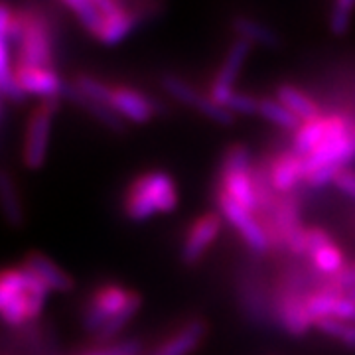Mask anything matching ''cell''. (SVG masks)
Returning a JSON list of instances; mask_svg holds the SVG:
<instances>
[{"label": "cell", "mask_w": 355, "mask_h": 355, "mask_svg": "<svg viewBox=\"0 0 355 355\" xmlns=\"http://www.w3.org/2000/svg\"><path fill=\"white\" fill-rule=\"evenodd\" d=\"M60 97L46 99L42 101L38 109L32 113L26 128V142H24V164L30 170H40L46 162V153H48V140H50L51 119L58 109Z\"/></svg>", "instance_id": "cell-8"}, {"label": "cell", "mask_w": 355, "mask_h": 355, "mask_svg": "<svg viewBox=\"0 0 355 355\" xmlns=\"http://www.w3.org/2000/svg\"><path fill=\"white\" fill-rule=\"evenodd\" d=\"M14 12L8 8V4L0 2V40L8 42V28L12 24Z\"/></svg>", "instance_id": "cell-35"}, {"label": "cell", "mask_w": 355, "mask_h": 355, "mask_svg": "<svg viewBox=\"0 0 355 355\" xmlns=\"http://www.w3.org/2000/svg\"><path fill=\"white\" fill-rule=\"evenodd\" d=\"M223 229V217L219 214H203L193 219L180 249V261L186 266L198 265L209 247L217 241Z\"/></svg>", "instance_id": "cell-10"}, {"label": "cell", "mask_w": 355, "mask_h": 355, "mask_svg": "<svg viewBox=\"0 0 355 355\" xmlns=\"http://www.w3.org/2000/svg\"><path fill=\"white\" fill-rule=\"evenodd\" d=\"M0 209L6 217V221L14 227L24 223V211L16 193V186L6 170H0Z\"/></svg>", "instance_id": "cell-24"}, {"label": "cell", "mask_w": 355, "mask_h": 355, "mask_svg": "<svg viewBox=\"0 0 355 355\" xmlns=\"http://www.w3.org/2000/svg\"><path fill=\"white\" fill-rule=\"evenodd\" d=\"M322 291L334 292V294H342L345 296L349 291L355 288V263H347L343 266L342 270L334 277H328V279L322 280V284L318 286Z\"/></svg>", "instance_id": "cell-29"}, {"label": "cell", "mask_w": 355, "mask_h": 355, "mask_svg": "<svg viewBox=\"0 0 355 355\" xmlns=\"http://www.w3.org/2000/svg\"><path fill=\"white\" fill-rule=\"evenodd\" d=\"M259 103H261V99L251 95V93L235 91L227 101V105H225V109L235 116L237 114H259Z\"/></svg>", "instance_id": "cell-31"}, {"label": "cell", "mask_w": 355, "mask_h": 355, "mask_svg": "<svg viewBox=\"0 0 355 355\" xmlns=\"http://www.w3.org/2000/svg\"><path fill=\"white\" fill-rule=\"evenodd\" d=\"M6 44H8L6 40H0V95L12 99L14 103H20L24 99V93L16 83L14 69L10 67V60H8Z\"/></svg>", "instance_id": "cell-26"}, {"label": "cell", "mask_w": 355, "mask_h": 355, "mask_svg": "<svg viewBox=\"0 0 355 355\" xmlns=\"http://www.w3.org/2000/svg\"><path fill=\"white\" fill-rule=\"evenodd\" d=\"M0 318L8 326H22L24 322H28L30 320V298H28V294H20V296L12 298V302L0 312Z\"/></svg>", "instance_id": "cell-30"}, {"label": "cell", "mask_w": 355, "mask_h": 355, "mask_svg": "<svg viewBox=\"0 0 355 355\" xmlns=\"http://www.w3.org/2000/svg\"><path fill=\"white\" fill-rule=\"evenodd\" d=\"M277 99L288 111L296 114L302 123H308V121H314L318 116H322V111H320L318 103L312 101L302 89L294 87L291 83L279 85V89H277Z\"/></svg>", "instance_id": "cell-20"}, {"label": "cell", "mask_w": 355, "mask_h": 355, "mask_svg": "<svg viewBox=\"0 0 355 355\" xmlns=\"http://www.w3.org/2000/svg\"><path fill=\"white\" fill-rule=\"evenodd\" d=\"M355 14V0H338L334 2L328 18V28L336 38H342L349 32Z\"/></svg>", "instance_id": "cell-27"}, {"label": "cell", "mask_w": 355, "mask_h": 355, "mask_svg": "<svg viewBox=\"0 0 355 355\" xmlns=\"http://www.w3.org/2000/svg\"><path fill=\"white\" fill-rule=\"evenodd\" d=\"M259 114H261L263 119H266L268 123L284 128V130L296 132L298 128L302 127V121L292 113V111H288L277 97H275V99H270V97H261V103H259Z\"/></svg>", "instance_id": "cell-25"}, {"label": "cell", "mask_w": 355, "mask_h": 355, "mask_svg": "<svg viewBox=\"0 0 355 355\" xmlns=\"http://www.w3.org/2000/svg\"><path fill=\"white\" fill-rule=\"evenodd\" d=\"M249 53H251V44L249 42H245L241 38L233 40V44L229 46L227 53H225V58H223V62H221L216 77L211 81V85L207 89V95L217 105H221L223 109H225V105L231 99V95L237 91L235 89V81H237V77L241 73L243 65L247 62Z\"/></svg>", "instance_id": "cell-9"}, {"label": "cell", "mask_w": 355, "mask_h": 355, "mask_svg": "<svg viewBox=\"0 0 355 355\" xmlns=\"http://www.w3.org/2000/svg\"><path fill=\"white\" fill-rule=\"evenodd\" d=\"M18 296H20V294H18ZM12 298H16V294H12V292H8L6 288L0 286V312L12 302Z\"/></svg>", "instance_id": "cell-37"}, {"label": "cell", "mask_w": 355, "mask_h": 355, "mask_svg": "<svg viewBox=\"0 0 355 355\" xmlns=\"http://www.w3.org/2000/svg\"><path fill=\"white\" fill-rule=\"evenodd\" d=\"M216 200L219 216L241 235V239L249 245V249H253L254 253H266L272 247L257 214L241 207L235 200H231L225 191L217 190Z\"/></svg>", "instance_id": "cell-5"}, {"label": "cell", "mask_w": 355, "mask_h": 355, "mask_svg": "<svg viewBox=\"0 0 355 355\" xmlns=\"http://www.w3.org/2000/svg\"><path fill=\"white\" fill-rule=\"evenodd\" d=\"M142 345L137 340H125V342L111 343V345H103L97 349H91L81 355H140Z\"/></svg>", "instance_id": "cell-32"}, {"label": "cell", "mask_w": 355, "mask_h": 355, "mask_svg": "<svg viewBox=\"0 0 355 355\" xmlns=\"http://www.w3.org/2000/svg\"><path fill=\"white\" fill-rule=\"evenodd\" d=\"M109 107L125 123H132V125H146L156 114L153 99H148L142 91L132 87H113Z\"/></svg>", "instance_id": "cell-13"}, {"label": "cell", "mask_w": 355, "mask_h": 355, "mask_svg": "<svg viewBox=\"0 0 355 355\" xmlns=\"http://www.w3.org/2000/svg\"><path fill=\"white\" fill-rule=\"evenodd\" d=\"M207 336V324L203 320H191L162 342L150 355H191L198 352L203 338Z\"/></svg>", "instance_id": "cell-17"}, {"label": "cell", "mask_w": 355, "mask_h": 355, "mask_svg": "<svg viewBox=\"0 0 355 355\" xmlns=\"http://www.w3.org/2000/svg\"><path fill=\"white\" fill-rule=\"evenodd\" d=\"M326 130H328V114H322L314 121L302 123V127L294 132L292 150L306 158L308 154H312L320 146L322 139L326 137Z\"/></svg>", "instance_id": "cell-22"}, {"label": "cell", "mask_w": 355, "mask_h": 355, "mask_svg": "<svg viewBox=\"0 0 355 355\" xmlns=\"http://www.w3.org/2000/svg\"><path fill=\"white\" fill-rule=\"evenodd\" d=\"M334 186L342 191V193H345L352 200H355V172H352V170H342L336 176V180H334Z\"/></svg>", "instance_id": "cell-34"}, {"label": "cell", "mask_w": 355, "mask_h": 355, "mask_svg": "<svg viewBox=\"0 0 355 355\" xmlns=\"http://www.w3.org/2000/svg\"><path fill=\"white\" fill-rule=\"evenodd\" d=\"M268 180L272 190L279 193H291L300 182H306V164L304 156H300L294 150L277 154L268 166Z\"/></svg>", "instance_id": "cell-15"}, {"label": "cell", "mask_w": 355, "mask_h": 355, "mask_svg": "<svg viewBox=\"0 0 355 355\" xmlns=\"http://www.w3.org/2000/svg\"><path fill=\"white\" fill-rule=\"evenodd\" d=\"M14 77H16V83L22 89L24 95H38L44 101L64 95L65 83L53 69L16 65Z\"/></svg>", "instance_id": "cell-14"}, {"label": "cell", "mask_w": 355, "mask_h": 355, "mask_svg": "<svg viewBox=\"0 0 355 355\" xmlns=\"http://www.w3.org/2000/svg\"><path fill=\"white\" fill-rule=\"evenodd\" d=\"M26 270L36 275L51 292H69L73 288V279L65 272L62 266H58L46 254L32 251L26 254L24 265Z\"/></svg>", "instance_id": "cell-18"}, {"label": "cell", "mask_w": 355, "mask_h": 355, "mask_svg": "<svg viewBox=\"0 0 355 355\" xmlns=\"http://www.w3.org/2000/svg\"><path fill=\"white\" fill-rule=\"evenodd\" d=\"M306 298L308 294L286 284L284 288H280L279 298H277V318H279L280 326L291 334L292 338H302L308 334L312 326V320L306 308Z\"/></svg>", "instance_id": "cell-12"}, {"label": "cell", "mask_w": 355, "mask_h": 355, "mask_svg": "<svg viewBox=\"0 0 355 355\" xmlns=\"http://www.w3.org/2000/svg\"><path fill=\"white\" fill-rule=\"evenodd\" d=\"M64 6L69 12H73V16L79 20V24L83 26L93 38L99 36L105 16H103L97 0H65Z\"/></svg>", "instance_id": "cell-23"}, {"label": "cell", "mask_w": 355, "mask_h": 355, "mask_svg": "<svg viewBox=\"0 0 355 355\" xmlns=\"http://www.w3.org/2000/svg\"><path fill=\"white\" fill-rule=\"evenodd\" d=\"M306 257H310L312 266L318 272L328 279L342 270L345 263V254L342 247L334 241L330 233L322 227H310L306 235Z\"/></svg>", "instance_id": "cell-11"}, {"label": "cell", "mask_w": 355, "mask_h": 355, "mask_svg": "<svg viewBox=\"0 0 355 355\" xmlns=\"http://www.w3.org/2000/svg\"><path fill=\"white\" fill-rule=\"evenodd\" d=\"M352 160H355V119L343 113L328 114L326 137L304 158L306 184L314 190L330 186Z\"/></svg>", "instance_id": "cell-1"}, {"label": "cell", "mask_w": 355, "mask_h": 355, "mask_svg": "<svg viewBox=\"0 0 355 355\" xmlns=\"http://www.w3.org/2000/svg\"><path fill=\"white\" fill-rule=\"evenodd\" d=\"M314 328H316L320 334L328 336V338H334V340H342L343 334L347 330V324H343L336 318H324V320H318L314 322Z\"/></svg>", "instance_id": "cell-33"}, {"label": "cell", "mask_w": 355, "mask_h": 355, "mask_svg": "<svg viewBox=\"0 0 355 355\" xmlns=\"http://www.w3.org/2000/svg\"><path fill=\"white\" fill-rule=\"evenodd\" d=\"M139 296V292L128 291L121 284H105L97 288L93 292L87 308L83 310V328L97 336L116 314L127 310Z\"/></svg>", "instance_id": "cell-4"}, {"label": "cell", "mask_w": 355, "mask_h": 355, "mask_svg": "<svg viewBox=\"0 0 355 355\" xmlns=\"http://www.w3.org/2000/svg\"><path fill=\"white\" fill-rule=\"evenodd\" d=\"M180 203V193L174 178L162 170H153L137 176L128 184L123 209L125 216L142 223L158 214H172Z\"/></svg>", "instance_id": "cell-2"}, {"label": "cell", "mask_w": 355, "mask_h": 355, "mask_svg": "<svg viewBox=\"0 0 355 355\" xmlns=\"http://www.w3.org/2000/svg\"><path fill=\"white\" fill-rule=\"evenodd\" d=\"M73 87H76L85 99H89V101L101 103V105H107V107H109L113 87H109L107 83H103V81L95 79V77L79 76L76 81H73Z\"/></svg>", "instance_id": "cell-28"}, {"label": "cell", "mask_w": 355, "mask_h": 355, "mask_svg": "<svg viewBox=\"0 0 355 355\" xmlns=\"http://www.w3.org/2000/svg\"><path fill=\"white\" fill-rule=\"evenodd\" d=\"M340 342H342L345 347L355 349V324H349V326H347V330H345V334H343V338Z\"/></svg>", "instance_id": "cell-36"}, {"label": "cell", "mask_w": 355, "mask_h": 355, "mask_svg": "<svg viewBox=\"0 0 355 355\" xmlns=\"http://www.w3.org/2000/svg\"><path fill=\"white\" fill-rule=\"evenodd\" d=\"M62 97H67L69 101H73L76 105H79L81 109H85L93 119H97V121L101 123L103 127L111 128L114 132H123V130H125V121L114 113L111 107L101 105V103L89 101V99H85L73 85H65L64 95H62Z\"/></svg>", "instance_id": "cell-21"}, {"label": "cell", "mask_w": 355, "mask_h": 355, "mask_svg": "<svg viewBox=\"0 0 355 355\" xmlns=\"http://www.w3.org/2000/svg\"><path fill=\"white\" fill-rule=\"evenodd\" d=\"M24 20V30L18 40V64L28 67H46L51 69L53 51H51L50 26L42 14L34 10H20Z\"/></svg>", "instance_id": "cell-3"}, {"label": "cell", "mask_w": 355, "mask_h": 355, "mask_svg": "<svg viewBox=\"0 0 355 355\" xmlns=\"http://www.w3.org/2000/svg\"><path fill=\"white\" fill-rule=\"evenodd\" d=\"M345 296H347V298H349V300H354V302H355V288H354V291H349V292H347V294H345Z\"/></svg>", "instance_id": "cell-38"}, {"label": "cell", "mask_w": 355, "mask_h": 355, "mask_svg": "<svg viewBox=\"0 0 355 355\" xmlns=\"http://www.w3.org/2000/svg\"><path fill=\"white\" fill-rule=\"evenodd\" d=\"M162 89L172 99H176L178 103H182L186 107H191L193 111H198L205 119L214 121L217 125L229 127V125L235 123V114L229 113L227 109H223L221 105H217L207 93H200L198 89L190 85L182 77L172 76V73L164 76L162 77Z\"/></svg>", "instance_id": "cell-7"}, {"label": "cell", "mask_w": 355, "mask_h": 355, "mask_svg": "<svg viewBox=\"0 0 355 355\" xmlns=\"http://www.w3.org/2000/svg\"><path fill=\"white\" fill-rule=\"evenodd\" d=\"M217 190L225 191L231 200H235L245 209L259 214V196H257V188H254L253 168H245V170L219 168V188Z\"/></svg>", "instance_id": "cell-16"}, {"label": "cell", "mask_w": 355, "mask_h": 355, "mask_svg": "<svg viewBox=\"0 0 355 355\" xmlns=\"http://www.w3.org/2000/svg\"><path fill=\"white\" fill-rule=\"evenodd\" d=\"M231 28L237 34V38L249 42L251 46L253 44L263 46V48H279L280 46L279 34L272 28H268L266 24L259 22V20H253L249 16H237L231 22Z\"/></svg>", "instance_id": "cell-19"}, {"label": "cell", "mask_w": 355, "mask_h": 355, "mask_svg": "<svg viewBox=\"0 0 355 355\" xmlns=\"http://www.w3.org/2000/svg\"><path fill=\"white\" fill-rule=\"evenodd\" d=\"M97 4L105 16V22H103L97 40L105 46L121 44L150 12V6L140 10L139 6H128L123 2H114V0H97Z\"/></svg>", "instance_id": "cell-6"}]
</instances>
